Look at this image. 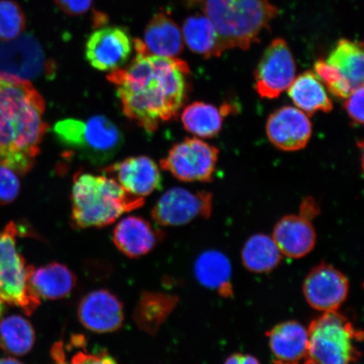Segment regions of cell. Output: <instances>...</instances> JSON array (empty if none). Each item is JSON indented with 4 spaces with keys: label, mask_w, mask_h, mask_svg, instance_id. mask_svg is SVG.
<instances>
[{
    "label": "cell",
    "mask_w": 364,
    "mask_h": 364,
    "mask_svg": "<svg viewBox=\"0 0 364 364\" xmlns=\"http://www.w3.org/2000/svg\"><path fill=\"white\" fill-rule=\"evenodd\" d=\"M136 56L107 79L117 90L122 111L148 133L178 115L189 90L190 68L177 58L149 55L134 41Z\"/></svg>",
    "instance_id": "1"
},
{
    "label": "cell",
    "mask_w": 364,
    "mask_h": 364,
    "mask_svg": "<svg viewBox=\"0 0 364 364\" xmlns=\"http://www.w3.org/2000/svg\"><path fill=\"white\" fill-rule=\"evenodd\" d=\"M45 102L30 81L0 74V166L25 176L48 130Z\"/></svg>",
    "instance_id": "2"
},
{
    "label": "cell",
    "mask_w": 364,
    "mask_h": 364,
    "mask_svg": "<svg viewBox=\"0 0 364 364\" xmlns=\"http://www.w3.org/2000/svg\"><path fill=\"white\" fill-rule=\"evenodd\" d=\"M215 25L225 51L247 50L259 42L262 31L279 15L269 0H185Z\"/></svg>",
    "instance_id": "3"
},
{
    "label": "cell",
    "mask_w": 364,
    "mask_h": 364,
    "mask_svg": "<svg viewBox=\"0 0 364 364\" xmlns=\"http://www.w3.org/2000/svg\"><path fill=\"white\" fill-rule=\"evenodd\" d=\"M71 198L75 229L107 226L144 203V198L127 193L112 177L83 172L74 176Z\"/></svg>",
    "instance_id": "4"
},
{
    "label": "cell",
    "mask_w": 364,
    "mask_h": 364,
    "mask_svg": "<svg viewBox=\"0 0 364 364\" xmlns=\"http://www.w3.org/2000/svg\"><path fill=\"white\" fill-rule=\"evenodd\" d=\"M53 131L59 142L95 165L111 161L124 142L119 127L102 115L86 121L62 120Z\"/></svg>",
    "instance_id": "5"
},
{
    "label": "cell",
    "mask_w": 364,
    "mask_h": 364,
    "mask_svg": "<svg viewBox=\"0 0 364 364\" xmlns=\"http://www.w3.org/2000/svg\"><path fill=\"white\" fill-rule=\"evenodd\" d=\"M359 333L338 311L323 313L309 325L304 364H352L358 358Z\"/></svg>",
    "instance_id": "6"
},
{
    "label": "cell",
    "mask_w": 364,
    "mask_h": 364,
    "mask_svg": "<svg viewBox=\"0 0 364 364\" xmlns=\"http://www.w3.org/2000/svg\"><path fill=\"white\" fill-rule=\"evenodd\" d=\"M19 228L11 222L0 232V299L19 307L26 315H31L39 306L29 285L31 266L18 252L16 237Z\"/></svg>",
    "instance_id": "7"
},
{
    "label": "cell",
    "mask_w": 364,
    "mask_h": 364,
    "mask_svg": "<svg viewBox=\"0 0 364 364\" xmlns=\"http://www.w3.org/2000/svg\"><path fill=\"white\" fill-rule=\"evenodd\" d=\"M218 158L216 147L199 139H186L171 149L161 166L182 181H210Z\"/></svg>",
    "instance_id": "8"
},
{
    "label": "cell",
    "mask_w": 364,
    "mask_h": 364,
    "mask_svg": "<svg viewBox=\"0 0 364 364\" xmlns=\"http://www.w3.org/2000/svg\"><path fill=\"white\" fill-rule=\"evenodd\" d=\"M295 78L296 63L289 45L282 38L273 40L255 73L257 92L262 98L276 99Z\"/></svg>",
    "instance_id": "9"
},
{
    "label": "cell",
    "mask_w": 364,
    "mask_h": 364,
    "mask_svg": "<svg viewBox=\"0 0 364 364\" xmlns=\"http://www.w3.org/2000/svg\"><path fill=\"white\" fill-rule=\"evenodd\" d=\"M213 211V195L191 192L182 188L168 190L154 205L153 220L162 226H181L196 218H208Z\"/></svg>",
    "instance_id": "10"
},
{
    "label": "cell",
    "mask_w": 364,
    "mask_h": 364,
    "mask_svg": "<svg viewBox=\"0 0 364 364\" xmlns=\"http://www.w3.org/2000/svg\"><path fill=\"white\" fill-rule=\"evenodd\" d=\"M134 42L124 29L107 26L95 31L85 45V57L100 71L112 72L124 67L133 52Z\"/></svg>",
    "instance_id": "11"
},
{
    "label": "cell",
    "mask_w": 364,
    "mask_h": 364,
    "mask_svg": "<svg viewBox=\"0 0 364 364\" xmlns=\"http://www.w3.org/2000/svg\"><path fill=\"white\" fill-rule=\"evenodd\" d=\"M303 292L309 306L316 311H336L348 298L349 283L343 272L328 264H321L307 275Z\"/></svg>",
    "instance_id": "12"
},
{
    "label": "cell",
    "mask_w": 364,
    "mask_h": 364,
    "mask_svg": "<svg viewBox=\"0 0 364 364\" xmlns=\"http://www.w3.org/2000/svg\"><path fill=\"white\" fill-rule=\"evenodd\" d=\"M270 142L284 151H298L306 146L312 134L311 120L299 108L283 107L272 112L267 121Z\"/></svg>",
    "instance_id": "13"
},
{
    "label": "cell",
    "mask_w": 364,
    "mask_h": 364,
    "mask_svg": "<svg viewBox=\"0 0 364 364\" xmlns=\"http://www.w3.org/2000/svg\"><path fill=\"white\" fill-rule=\"evenodd\" d=\"M127 193L135 197H146L161 188L162 178L157 164L147 156H136L104 168Z\"/></svg>",
    "instance_id": "14"
},
{
    "label": "cell",
    "mask_w": 364,
    "mask_h": 364,
    "mask_svg": "<svg viewBox=\"0 0 364 364\" xmlns=\"http://www.w3.org/2000/svg\"><path fill=\"white\" fill-rule=\"evenodd\" d=\"M78 317L86 329L97 333H108L120 329L122 326L124 306L109 291L95 290L81 299Z\"/></svg>",
    "instance_id": "15"
},
{
    "label": "cell",
    "mask_w": 364,
    "mask_h": 364,
    "mask_svg": "<svg viewBox=\"0 0 364 364\" xmlns=\"http://www.w3.org/2000/svg\"><path fill=\"white\" fill-rule=\"evenodd\" d=\"M164 237L163 232L143 218L129 216L113 230L117 248L127 257L138 258L151 252Z\"/></svg>",
    "instance_id": "16"
},
{
    "label": "cell",
    "mask_w": 364,
    "mask_h": 364,
    "mask_svg": "<svg viewBox=\"0 0 364 364\" xmlns=\"http://www.w3.org/2000/svg\"><path fill=\"white\" fill-rule=\"evenodd\" d=\"M272 237L283 256L294 259L306 257L316 242L311 220L301 215L282 218L277 223Z\"/></svg>",
    "instance_id": "17"
},
{
    "label": "cell",
    "mask_w": 364,
    "mask_h": 364,
    "mask_svg": "<svg viewBox=\"0 0 364 364\" xmlns=\"http://www.w3.org/2000/svg\"><path fill=\"white\" fill-rule=\"evenodd\" d=\"M138 42L149 55L163 58H177L184 48L180 27L164 12L154 16L144 31L143 41Z\"/></svg>",
    "instance_id": "18"
},
{
    "label": "cell",
    "mask_w": 364,
    "mask_h": 364,
    "mask_svg": "<svg viewBox=\"0 0 364 364\" xmlns=\"http://www.w3.org/2000/svg\"><path fill=\"white\" fill-rule=\"evenodd\" d=\"M274 364H299L306 356L308 330L297 321H287L267 333Z\"/></svg>",
    "instance_id": "19"
},
{
    "label": "cell",
    "mask_w": 364,
    "mask_h": 364,
    "mask_svg": "<svg viewBox=\"0 0 364 364\" xmlns=\"http://www.w3.org/2000/svg\"><path fill=\"white\" fill-rule=\"evenodd\" d=\"M76 284V277L63 264L52 262L38 268L31 266L29 285L40 300L67 297Z\"/></svg>",
    "instance_id": "20"
},
{
    "label": "cell",
    "mask_w": 364,
    "mask_h": 364,
    "mask_svg": "<svg viewBox=\"0 0 364 364\" xmlns=\"http://www.w3.org/2000/svg\"><path fill=\"white\" fill-rule=\"evenodd\" d=\"M178 298L175 295L144 291L136 303L134 320L141 331L156 335L163 323L174 311Z\"/></svg>",
    "instance_id": "21"
},
{
    "label": "cell",
    "mask_w": 364,
    "mask_h": 364,
    "mask_svg": "<svg viewBox=\"0 0 364 364\" xmlns=\"http://www.w3.org/2000/svg\"><path fill=\"white\" fill-rule=\"evenodd\" d=\"M181 33L191 51L205 58L220 57L225 52L215 25L202 13L186 18Z\"/></svg>",
    "instance_id": "22"
},
{
    "label": "cell",
    "mask_w": 364,
    "mask_h": 364,
    "mask_svg": "<svg viewBox=\"0 0 364 364\" xmlns=\"http://www.w3.org/2000/svg\"><path fill=\"white\" fill-rule=\"evenodd\" d=\"M288 94L296 107L308 116L318 112H330L333 109L325 86L311 71L304 72L295 78L288 89Z\"/></svg>",
    "instance_id": "23"
},
{
    "label": "cell",
    "mask_w": 364,
    "mask_h": 364,
    "mask_svg": "<svg viewBox=\"0 0 364 364\" xmlns=\"http://www.w3.org/2000/svg\"><path fill=\"white\" fill-rule=\"evenodd\" d=\"M196 279L205 288L215 290L225 297L232 294L231 263L218 250H206L198 257L194 266Z\"/></svg>",
    "instance_id": "24"
},
{
    "label": "cell",
    "mask_w": 364,
    "mask_h": 364,
    "mask_svg": "<svg viewBox=\"0 0 364 364\" xmlns=\"http://www.w3.org/2000/svg\"><path fill=\"white\" fill-rule=\"evenodd\" d=\"M230 106L218 107L212 104L196 102L188 105L181 114L185 129L202 139H210L220 134Z\"/></svg>",
    "instance_id": "25"
},
{
    "label": "cell",
    "mask_w": 364,
    "mask_h": 364,
    "mask_svg": "<svg viewBox=\"0 0 364 364\" xmlns=\"http://www.w3.org/2000/svg\"><path fill=\"white\" fill-rule=\"evenodd\" d=\"M364 54L362 43L341 39L326 62L336 68L353 90L363 85Z\"/></svg>",
    "instance_id": "26"
},
{
    "label": "cell",
    "mask_w": 364,
    "mask_h": 364,
    "mask_svg": "<svg viewBox=\"0 0 364 364\" xmlns=\"http://www.w3.org/2000/svg\"><path fill=\"white\" fill-rule=\"evenodd\" d=\"M282 255L274 240L264 234L252 236L245 242L241 258L247 269L256 273L274 270L282 261Z\"/></svg>",
    "instance_id": "27"
},
{
    "label": "cell",
    "mask_w": 364,
    "mask_h": 364,
    "mask_svg": "<svg viewBox=\"0 0 364 364\" xmlns=\"http://www.w3.org/2000/svg\"><path fill=\"white\" fill-rule=\"evenodd\" d=\"M36 339L33 325L21 316L0 317V348L3 351L23 356L33 349Z\"/></svg>",
    "instance_id": "28"
},
{
    "label": "cell",
    "mask_w": 364,
    "mask_h": 364,
    "mask_svg": "<svg viewBox=\"0 0 364 364\" xmlns=\"http://www.w3.org/2000/svg\"><path fill=\"white\" fill-rule=\"evenodd\" d=\"M78 351L68 358L65 344L58 341L53 346L51 357L55 364H118L110 354L106 351H87L86 341L83 336H75L71 338Z\"/></svg>",
    "instance_id": "29"
},
{
    "label": "cell",
    "mask_w": 364,
    "mask_h": 364,
    "mask_svg": "<svg viewBox=\"0 0 364 364\" xmlns=\"http://www.w3.org/2000/svg\"><path fill=\"white\" fill-rule=\"evenodd\" d=\"M24 13L16 2L0 0V40L12 41L24 31Z\"/></svg>",
    "instance_id": "30"
},
{
    "label": "cell",
    "mask_w": 364,
    "mask_h": 364,
    "mask_svg": "<svg viewBox=\"0 0 364 364\" xmlns=\"http://www.w3.org/2000/svg\"><path fill=\"white\" fill-rule=\"evenodd\" d=\"M315 74L321 81L324 82L330 92L336 97L345 100L354 90L338 70L326 60H318L316 63Z\"/></svg>",
    "instance_id": "31"
},
{
    "label": "cell",
    "mask_w": 364,
    "mask_h": 364,
    "mask_svg": "<svg viewBox=\"0 0 364 364\" xmlns=\"http://www.w3.org/2000/svg\"><path fill=\"white\" fill-rule=\"evenodd\" d=\"M21 182L17 173L0 166V205L13 203L20 193Z\"/></svg>",
    "instance_id": "32"
},
{
    "label": "cell",
    "mask_w": 364,
    "mask_h": 364,
    "mask_svg": "<svg viewBox=\"0 0 364 364\" xmlns=\"http://www.w3.org/2000/svg\"><path fill=\"white\" fill-rule=\"evenodd\" d=\"M345 100L344 108L350 119L355 125H362L363 122V85L355 89Z\"/></svg>",
    "instance_id": "33"
},
{
    "label": "cell",
    "mask_w": 364,
    "mask_h": 364,
    "mask_svg": "<svg viewBox=\"0 0 364 364\" xmlns=\"http://www.w3.org/2000/svg\"><path fill=\"white\" fill-rule=\"evenodd\" d=\"M55 2L68 15L80 16L90 10L93 0H55Z\"/></svg>",
    "instance_id": "34"
},
{
    "label": "cell",
    "mask_w": 364,
    "mask_h": 364,
    "mask_svg": "<svg viewBox=\"0 0 364 364\" xmlns=\"http://www.w3.org/2000/svg\"><path fill=\"white\" fill-rule=\"evenodd\" d=\"M225 364H261L252 355L235 353L226 359Z\"/></svg>",
    "instance_id": "35"
},
{
    "label": "cell",
    "mask_w": 364,
    "mask_h": 364,
    "mask_svg": "<svg viewBox=\"0 0 364 364\" xmlns=\"http://www.w3.org/2000/svg\"><path fill=\"white\" fill-rule=\"evenodd\" d=\"M317 204L315 200L311 198L304 199L301 208H300V215L311 220V218L317 215Z\"/></svg>",
    "instance_id": "36"
},
{
    "label": "cell",
    "mask_w": 364,
    "mask_h": 364,
    "mask_svg": "<svg viewBox=\"0 0 364 364\" xmlns=\"http://www.w3.org/2000/svg\"><path fill=\"white\" fill-rule=\"evenodd\" d=\"M0 364H23L16 358H0Z\"/></svg>",
    "instance_id": "37"
},
{
    "label": "cell",
    "mask_w": 364,
    "mask_h": 364,
    "mask_svg": "<svg viewBox=\"0 0 364 364\" xmlns=\"http://www.w3.org/2000/svg\"><path fill=\"white\" fill-rule=\"evenodd\" d=\"M4 311V302L0 299V317H1Z\"/></svg>",
    "instance_id": "38"
}]
</instances>
